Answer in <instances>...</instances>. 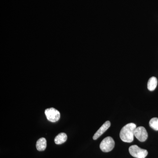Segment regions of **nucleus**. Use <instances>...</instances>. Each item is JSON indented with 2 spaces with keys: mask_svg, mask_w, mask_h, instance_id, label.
Instances as JSON below:
<instances>
[{
  "mask_svg": "<svg viewBox=\"0 0 158 158\" xmlns=\"http://www.w3.org/2000/svg\"><path fill=\"white\" fill-rule=\"evenodd\" d=\"M137 128L135 124L129 123L122 128L119 134L120 139L123 142L131 143L134 140L135 131Z\"/></svg>",
  "mask_w": 158,
  "mask_h": 158,
  "instance_id": "f257e3e1",
  "label": "nucleus"
},
{
  "mask_svg": "<svg viewBox=\"0 0 158 158\" xmlns=\"http://www.w3.org/2000/svg\"><path fill=\"white\" fill-rule=\"evenodd\" d=\"M129 151L131 155L136 158H145L148 154L147 150L140 148L137 145L130 146Z\"/></svg>",
  "mask_w": 158,
  "mask_h": 158,
  "instance_id": "f03ea898",
  "label": "nucleus"
},
{
  "mask_svg": "<svg viewBox=\"0 0 158 158\" xmlns=\"http://www.w3.org/2000/svg\"><path fill=\"white\" fill-rule=\"evenodd\" d=\"M115 144V141L112 137H107L100 143V148L103 152H110L114 148Z\"/></svg>",
  "mask_w": 158,
  "mask_h": 158,
  "instance_id": "7ed1b4c3",
  "label": "nucleus"
},
{
  "mask_svg": "<svg viewBox=\"0 0 158 158\" xmlns=\"http://www.w3.org/2000/svg\"><path fill=\"white\" fill-rule=\"evenodd\" d=\"M45 114L47 118L51 122H56L59 120L60 113L58 110L53 108H51L45 110Z\"/></svg>",
  "mask_w": 158,
  "mask_h": 158,
  "instance_id": "20e7f679",
  "label": "nucleus"
},
{
  "mask_svg": "<svg viewBox=\"0 0 158 158\" xmlns=\"http://www.w3.org/2000/svg\"><path fill=\"white\" fill-rule=\"evenodd\" d=\"M135 136L141 142H144L147 140L148 135L146 130L143 127L140 126L136 128L135 131Z\"/></svg>",
  "mask_w": 158,
  "mask_h": 158,
  "instance_id": "39448f33",
  "label": "nucleus"
},
{
  "mask_svg": "<svg viewBox=\"0 0 158 158\" xmlns=\"http://www.w3.org/2000/svg\"><path fill=\"white\" fill-rule=\"evenodd\" d=\"M110 126H111L110 122L109 121H106L94 134L93 137L94 140H97L98 138H99L104 133H105L109 128Z\"/></svg>",
  "mask_w": 158,
  "mask_h": 158,
  "instance_id": "423d86ee",
  "label": "nucleus"
},
{
  "mask_svg": "<svg viewBox=\"0 0 158 158\" xmlns=\"http://www.w3.org/2000/svg\"><path fill=\"white\" fill-rule=\"evenodd\" d=\"M47 147V141L45 138H42L38 139L36 143V148L39 151L45 150Z\"/></svg>",
  "mask_w": 158,
  "mask_h": 158,
  "instance_id": "0eeeda50",
  "label": "nucleus"
},
{
  "mask_svg": "<svg viewBox=\"0 0 158 158\" xmlns=\"http://www.w3.org/2000/svg\"><path fill=\"white\" fill-rule=\"evenodd\" d=\"M157 79L156 77H151L148 82V89L150 91H153L155 90L157 86Z\"/></svg>",
  "mask_w": 158,
  "mask_h": 158,
  "instance_id": "6e6552de",
  "label": "nucleus"
},
{
  "mask_svg": "<svg viewBox=\"0 0 158 158\" xmlns=\"http://www.w3.org/2000/svg\"><path fill=\"white\" fill-rule=\"evenodd\" d=\"M67 139V135L64 133H61L56 136L55 138V143L57 144H61L65 143Z\"/></svg>",
  "mask_w": 158,
  "mask_h": 158,
  "instance_id": "1a4fd4ad",
  "label": "nucleus"
},
{
  "mask_svg": "<svg viewBox=\"0 0 158 158\" xmlns=\"http://www.w3.org/2000/svg\"><path fill=\"white\" fill-rule=\"evenodd\" d=\"M149 126L155 131H158V118L154 117L151 118L149 121Z\"/></svg>",
  "mask_w": 158,
  "mask_h": 158,
  "instance_id": "9d476101",
  "label": "nucleus"
}]
</instances>
